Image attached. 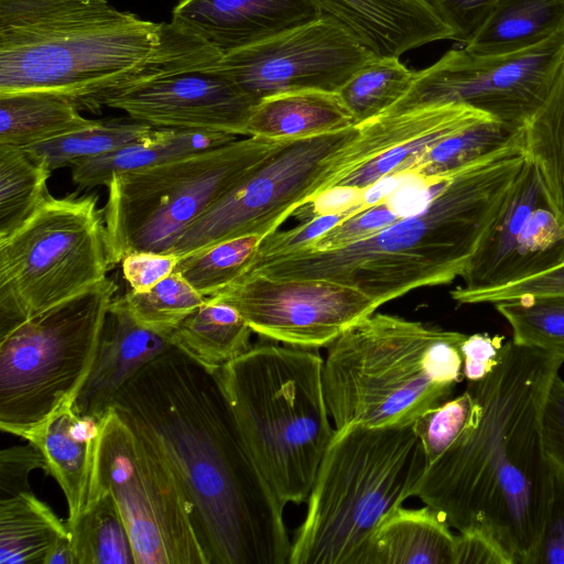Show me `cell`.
<instances>
[{
    "instance_id": "cell-44",
    "label": "cell",
    "mask_w": 564,
    "mask_h": 564,
    "mask_svg": "<svg viewBox=\"0 0 564 564\" xmlns=\"http://www.w3.org/2000/svg\"><path fill=\"white\" fill-rule=\"evenodd\" d=\"M362 210L366 208L359 206L338 214L317 216L289 230L269 234L261 239L252 261L301 249L337 224Z\"/></svg>"
},
{
    "instance_id": "cell-7",
    "label": "cell",
    "mask_w": 564,
    "mask_h": 564,
    "mask_svg": "<svg viewBox=\"0 0 564 564\" xmlns=\"http://www.w3.org/2000/svg\"><path fill=\"white\" fill-rule=\"evenodd\" d=\"M427 465L412 424L335 430L288 564H362L372 534L415 496Z\"/></svg>"
},
{
    "instance_id": "cell-27",
    "label": "cell",
    "mask_w": 564,
    "mask_h": 564,
    "mask_svg": "<svg viewBox=\"0 0 564 564\" xmlns=\"http://www.w3.org/2000/svg\"><path fill=\"white\" fill-rule=\"evenodd\" d=\"M66 96L42 90L0 93V144L19 148L89 127Z\"/></svg>"
},
{
    "instance_id": "cell-13",
    "label": "cell",
    "mask_w": 564,
    "mask_h": 564,
    "mask_svg": "<svg viewBox=\"0 0 564 564\" xmlns=\"http://www.w3.org/2000/svg\"><path fill=\"white\" fill-rule=\"evenodd\" d=\"M224 54L171 21L144 67L102 106L156 128L197 129L247 137L257 101L223 65Z\"/></svg>"
},
{
    "instance_id": "cell-31",
    "label": "cell",
    "mask_w": 564,
    "mask_h": 564,
    "mask_svg": "<svg viewBox=\"0 0 564 564\" xmlns=\"http://www.w3.org/2000/svg\"><path fill=\"white\" fill-rule=\"evenodd\" d=\"M51 173L26 149L0 144V241L21 228L50 195Z\"/></svg>"
},
{
    "instance_id": "cell-48",
    "label": "cell",
    "mask_w": 564,
    "mask_h": 564,
    "mask_svg": "<svg viewBox=\"0 0 564 564\" xmlns=\"http://www.w3.org/2000/svg\"><path fill=\"white\" fill-rule=\"evenodd\" d=\"M503 345L505 337L501 335H467L459 346L464 379L476 382L492 372L500 362Z\"/></svg>"
},
{
    "instance_id": "cell-32",
    "label": "cell",
    "mask_w": 564,
    "mask_h": 564,
    "mask_svg": "<svg viewBox=\"0 0 564 564\" xmlns=\"http://www.w3.org/2000/svg\"><path fill=\"white\" fill-rule=\"evenodd\" d=\"M152 126L130 119L96 120L89 127L29 145L33 156L53 172L79 159L98 156L147 139Z\"/></svg>"
},
{
    "instance_id": "cell-34",
    "label": "cell",
    "mask_w": 564,
    "mask_h": 564,
    "mask_svg": "<svg viewBox=\"0 0 564 564\" xmlns=\"http://www.w3.org/2000/svg\"><path fill=\"white\" fill-rule=\"evenodd\" d=\"M514 132L496 119H485L444 139L413 160L401 174L443 178L506 143Z\"/></svg>"
},
{
    "instance_id": "cell-2",
    "label": "cell",
    "mask_w": 564,
    "mask_h": 564,
    "mask_svg": "<svg viewBox=\"0 0 564 564\" xmlns=\"http://www.w3.org/2000/svg\"><path fill=\"white\" fill-rule=\"evenodd\" d=\"M563 364V357L506 341L494 371L467 382L469 421L426 467L415 492L458 532H487L513 564H534L552 503L543 413Z\"/></svg>"
},
{
    "instance_id": "cell-20",
    "label": "cell",
    "mask_w": 564,
    "mask_h": 564,
    "mask_svg": "<svg viewBox=\"0 0 564 564\" xmlns=\"http://www.w3.org/2000/svg\"><path fill=\"white\" fill-rule=\"evenodd\" d=\"M102 422L104 419L78 414L68 404L28 441L40 448L46 473L55 478L65 495L68 523L75 521L87 505Z\"/></svg>"
},
{
    "instance_id": "cell-5",
    "label": "cell",
    "mask_w": 564,
    "mask_h": 564,
    "mask_svg": "<svg viewBox=\"0 0 564 564\" xmlns=\"http://www.w3.org/2000/svg\"><path fill=\"white\" fill-rule=\"evenodd\" d=\"M466 334L372 313L327 346L324 392L335 430L411 425L462 381Z\"/></svg>"
},
{
    "instance_id": "cell-19",
    "label": "cell",
    "mask_w": 564,
    "mask_h": 564,
    "mask_svg": "<svg viewBox=\"0 0 564 564\" xmlns=\"http://www.w3.org/2000/svg\"><path fill=\"white\" fill-rule=\"evenodd\" d=\"M325 14L347 26L378 56L453 40L446 26L421 0H315Z\"/></svg>"
},
{
    "instance_id": "cell-30",
    "label": "cell",
    "mask_w": 564,
    "mask_h": 564,
    "mask_svg": "<svg viewBox=\"0 0 564 564\" xmlns=\"http://www.w3.org/2000/svg\"><path fill=\"white\" fill-rule=\"evenodd\" d=\"M77 564H135L119 507L109 492H94L80 516L66 522Z\"/></svg>"
},
{
    "instance_id": "cell-35",
    "label": "cell",
    "mask_w": 564,
    "mask_h": 564,
    "mask_svg": "<svg viewBox=\"0 0 564 564\" xmlns=\"http://www.w3.org/2000/svg\"><path fill=\"white\" fill-rule=\"evenodd\" d=\"M488 118L491 117L463 106L456 113L440 124L389 149L352 170L332 187L341 186L365 192L386 176L401 174L413 160L449 135Z\"/></svg>"
},
{
    "instance_id": "cell-26",
    "label": "cell",
    "mask_w": 564,
    "mask_h": 564,
    "mask_svg": "<svg viewBox=\"0 0 564 564\" xmlns=\"http://www.w3.org/2000/svg\"><path fill=\"white\" fill-rule=\"evenodd\" d=\"M252 329L231 305L206 297L166 337L171 344L210 370L251 348Z\"/></svg>"
},
{
    "instance_id": "cell-18",
    "label": "cell",
    "mask_w": 564,
    "mask_h": 564,
    "mask_svg": "<svg viewBox=\"0 0 564 564\" xmlns=\"http://www.w3.org/2000/svg\"><path fill=\"white\" fill-rule=\"evenodd\" d=\"M174 347L166 335L139 325L121 296L109 306L90 372L73 409L104 419L120 390L148 364Z\"/></svg>"
},
{
    "instance_id": "cell-17",
    "label": "cell",
    "mask_w": 564,
    "mask_h": 564,
    "mask_svg": "<svg viewBox=\"0 0 564 564\" xmlns=\"http://www.w3.org/2000/svg\"><path fill=\"white\" fill-rule=\"evenodd\" d=\"M325 14L315 0H181L171 22L224 55L313 22Z\"/></svg>"
},
{
    "instance_id": "cell-16",
    "label": "cell",
    "mask_w": 564,
    "mask_h": 564,
    "mask_svg": "<svg viewBox=\"0 0 564 564\" xmlns=\"http://www.w3.org/2000/svg\"><path fill=\"white\" fill-rule=\"evenodd\" d=\"M376 55L328 14L262 43L225 54L223 65L257 102L284 93H337Z\"/></svg>"
},
{
    "instance_id": "cell-23",
    "label": "cell",
    "mask_w": 564,
    "mask_h": 564,
    "mask_svg": "<svg viewBox=\"0 0 564 564\" xmlns=\"http://www.w3.org/2000/svg\"><path fill=\"white\" fill-rule=\"evenodd\" d=\"M356 126L337 93L301 90L260 100L247 127V137L295 140Z\"/></svg>"
},
{
    "instance_id": "cell-10",
    "label": "cell",
    "mask_w": 564,
    "mask_h": 564,
    "mask_svg": "<svg viewBox=\"0 0 564 564\" xmlns=\"http://www.w3.org/2000/svg\"><path fill=\"white\" fill-rule=\"evenodd\" d=\"M111 268L98 196L48 195L0 241V337L101 281Z\"/></svg>"
},
{
    "instance_id": "cell-47",
    "label": "cell",
    "mask_w": 564,
    "mask_h": 564,
    "mask_svg": "<svg viewBox=\"0 0 564 564\" xmlns=\"http://www.w3.org/2000/svg\"><path fill=\"white\" fill-rule=\"evenodd\" d=\"M178 260L173 253L137 251L127 254L120 263L131 290L145 292L173 273Z\"/></svg>"
},
{
    "instance_id": "cell-36",
    "label": "cell",
    "mask_w": 564,
    "mask_h": 564,
    "mask_svg": "<svg viewBox=\"0 0 564 564\" xmlns=\"http://www.w3.org/2000/svg\"><path fill=\"white\" fill-rule=\"evenodd\" d=\"M512 341L564 358V295H528L494 304Z\"/></svg>"
},
{
    "instance_id": "cell-33",
    "label": "cell",
    "mask_w": 564,
    "mask_h": 564,
    "mask_svg": "<svg viewBox=\"0 0 564 564\" xmlns=\"http://www.w3.org/2000/svg\"><path fill=\"white\" fill-rule=\"evenodd\" d=\"M416 72L400 57L375 56L361 66L337 91L339 98L361 124L386 113L411 88Z\"/></svg>"
},
{
    "instance_id": "cell-29",
    "label": "cell",
    "mask_w": 564,
    "mask_h": 564,
    "mask_svg": "<svg viewBox=\"0 0 564 564\" xmlns=\"http://www.w3.org/2000/svg\"><path fill=\"white\" fill-rule=\"evenodd\" d=\"M528 159L564 228V64L542 107L524 127Z\"/></svg>"
},
{
    "instance_id": "cell-50",
    "label": "cell",
    "mask_w": 564,
    "mask_h": 564,
    "mask_svg": "<svg viewBox=\"0 0 564 564\" xmlns=\"http://www.w3.org/2000/svg\"><path fill=\"white\" fill-rule=\"evenodd\" d=\"M455 564H513L509 554L480 529L460 531L455 541Z\"/></svg>"
},
{
    "instance_id": "cell-49",
    "label": "cell",
    "mask_w": 564,
    "mask_h": 564,
    "mask_svg": "<svg viewBox=\"0 0 564 564\" xmlns=\"http://www.w3.org/2000/svg\"><path fill=\"white\" fill-rule=\"evenodd\" d=\"M543 442L550 459L564 469V380L558 373L550 386L545 401Z\"/></svg>"
},
{
    "instance_id": "cell-12",
    "label": "cell",
    "mask_w": 564,
    "mask_h": 564,
    "mask_svg": "<svg viewBox=\"0 0 564 564\" xmlns=\"http://www.w3.org/2000/svg\"><path fill=\"white\" fill-rule=\"evenodd\" d=\"M102 489L119 507L135 564H209L182 482L112 409L104 417L89 497Z\"/></svg>"
},
{
    "instance_id": "cell-51",
    "label": "cell",
    "mask_w": 564,
    "mask_h": 564,
    "mask_svg": "<svg viewBox=\"0 0 564 564\" xmlns=\"http://www.w3.org/2000/svg\"><path fill=\"white\" fill-rule=\"evenodd\" d=\"M44 564H77L69 532L52 545Z\"/></svg>"
},
{
    "instance_id": "cell-22",
    "label": "cell",
    "mask_w": 564,
    "mask_h": 564,
    "mask_svg": "<svg viewBox=\"0 0 564 564\" xmlns=\"http://www.w3.org/2000/svg\"><path fill=\"white\" fill-rule=\"evenodd\" d=\"M238 135L225 132L153 128L141 141L98 156L72 163V180L78 189L108 185L112 175L153 166L236 141Z\"/></svg>"
},
{
    "instance_id": "cell-25",
    "label": "cell",
    "mask_w": 564,
    "mask_h": 564,
    "mask_svg": "<svg viewBox=\"0 0 564 564\" xmlns=\"http://www.w3.org/2000/svg\"><path fill=\"white\" fill-rule=\"evenodd\" d=\"M564 31V0H498L479 33L464 47L508 54L534 47Z\"/></svg>"
},
{
    "instance_id": "cell-24",
    "label": "cell",
    "mask_w": 564,
    "mask_h": 564,
    "mask_svg": "<svg viewBox=\"0 0 564 564\" xmlns=\"http://www.w3.org/2000/svg\"><path fill=\"white\" fill-rule=\"evenodd\" d=\"M546 200L540 176L528 159L509 202L490 234L462 274L465 292L492 289L511 256L517 238L532 213Z\"/></svg>"
},
{
    "instance_id": "cell-28",
    "label": "cell",
    "mask_w": 564,
    "mask_h": 564,
    "mask_svg": "<svg viewBox=\"0 0 564 564\" xmlns=\"http://www.w3.org/2000/svg\"><path fill=\"white\" fill-rule=\"evenodd\" d=\"M66 534V522L31 490L0 499V564H44Z\"/></svg>"
},
{
    "instance_id": "cell-43",
    "label": "cell",
    "mask_w": 564,
    "mask_h": 564,
    "mask_svg": "<svg viewBox=\"0 0 564 564\" xmlns=\"http://www.w3.org/2000/svg\"><path fill=\"white\" fill-rule=\"evenodd\" d=\"M453 32V40L468 44L479 33L498 0H421Z\"/></svg>"
},
{
    "instance_id": "cell-38",
    "label": "cell",
    "mask_w": 564,
    "mask_h": 564,
    "mask_svg": "<svg viewBox=\"0 0 564 564\" xmlns=\"http://www.w3.org/2000/svg\"><path fill=\"white\" fill-rule=\"evenodd\" d=\"M262 237L247 235L182 257L175 268L200 295L209 297L238 279L254 258Z\"/></svg>"
},
{
    "instance_id": "cell-46",
    "label": "cell",
    "mask_w": 564,
    "mask_h": 564,
    "mask_svg": "<svg viewBox=\"0 0 564 564\" xmlns=\"http://www.w3.org/2000/svg\"><path fill=\"white\" fill-rule=\"evenodd\" d=\"M534 564H564V469L554 463L553 498Z\"/></svg>"
},
{
    "instance_id": "cell-41",
    "label": "cell",
    "mask_w": 564,
    "mask_h": 564,
    "mask_svg": "<svg viewBox=\"0 0 564 564\" xmlns=\"http://www.w3.org/2000/svg\"><path fill=\"white\" fill-rule=\"evenodd\" d=\"M401 218L403 217L394 205L386 198L381 203L337 224L301 249L330 251L344 248L376 235Z\"/></svg>"
},
{
    "instance_id": "cell-9",
    "label": "cell",
    "mask_w": 564,
    "mask_h": 564,
    "mask_svg": "<svg viewBox=\"0 0 564 564\" xmlns=\"http://www.w3.org/2000/svg\"><path fill=\"white\" fill-rule=\"evenodd\" d=\"M288 140L246 137L112 175L104 207L109 258L169 253L184 230Z\"/></svg>"
},
{
    "instance_id": "cell-21",
    "label": "cell",
    "mask_w": 564,
    "mask_h": 564,
    "mask_svg": "<svg viewBox=\"0 0 564 564\" xmlns=\"http://www.w3.org/2000/svg\"><path fill=\"white\" fill-rule=\"evenodd\" d=\"M432 507L393 510L380 523L362 564H455L456 535Z\"/></svg>"
},
{
    "instance_id": "cell-42",
    "label": "cell",
    "mask_w": 564,
    "mask_h": 564,
    "mask_svg": "<svg viewBox=\"0 0 564 564\" xmlns=\"http://www.w3.org/2000/svg\"><path fill=\"white\" fill-rule=\"evenodd\" d=\"M564 295V261L541 273L492 289L465 292L458 288L451 291L452 299L459 305L496 304L528 295Z\"/></svg>"
},
{
    "instance_id": "cell-39",
    "label": "cell",
    "mask_w": 564,
    "mask_h": 564,
    "mask_svg": "<svg viewBox=\"0 0 564 564\" xmlns=\"http://www.w3.org/2000/svg\"><path fill=\"white\" fill-rule=\"evenodd\" d=\"M121 299L139 325L163 335L169 334L206 300L177 271L149 291L130 290Z\"/></svg>"
},
{
    "instance_id": "cell-4",
    "label": "cell",
    "mask_w": 564,
    "mask_h": 564,
    "mask_svg": "<svg viewBox=\"0 0 564 564\" xmlns=\"http://www.w3.org/2000/svg\"><path fill=\"white\" fill-rule=\"evenodd\" d=\"M161 26L107 0H0V93L51 91L97 111L144 67Z\"/></svg>"
},
{
    "instance_id": "cell-3",
    "label": "cell",
    "mask_w": 564,
    "mask_h": 564,
    "mask_svg": "<svg viewBox=\"0 0 564 564\" xmlns=\"http://www.w3.org/2000/svg\"><path fill=\"white\" fill-rule=\"evenodd\" d=\"M527 161L523 128L445 176L419 213L344 248L253 260L242 274L325 279L364 292L379 306L417 288L448 284L462 276L500 218Z\"/></svg>"
},
{
    "instance_id": "cell-15",
    "label": "cell",
    "mask_w": 564,
    "mask_h": 564,
    "mask_svg": "<svg viewBox=\"0 0 564 564\" xmlns=\"http://www.w3.org/2000/svg\"><path fill=\"white\" fill-rule=\"evenodd\" d=\"M234 306L253 333L291 346L327 347L379 307L364 292L325 279L241 274L209 296Z\"/></svg>"
},
{
    "instance_id": "cell-14",
    "label": "cell",
    "mask_w": 564,
    "mask_h": 564,
    "mask_svg": "<svg viewBox=\"0 0 564 564\" xmlns=\"http://www.w3.org/2000/svg\"><path fill=\"white\" fill-rule=\"evenodd\" d=\"M563 64L564 31L534 47L508 54L452 48L416 72L409 91L383 115L457 104L518 131L542 107Z\"/></svg>"
},
{
    "instance_id": "cell-6",
    "label": "cell",
    "mask_w": 564,
    "mask_h": 564,
    "mask_svg": "<svg viewBox=\"0 0 564 564\" xmlns=\"http://www.w3.org/2000/svg\"><path fill=\"white\" fill-rule=\"evenodd\" d=\"M323 362L317 349L268 340L215 370L252 459L284 505L307 499L335 434Z\"/></svg>"
},
{
    "instance_id": "cell-45",
    "label": "cell",
    "mask_w": 564,
    "mask_h": 564,
    "mask_svg": "<svg viewBox=\"0 0 564 564\" xmlns=\"http://www.w3.org/2000/svg\"><path fill=\"white\" fill-rule=\"evenodd\" d=\"M34 469L46 471V462L40 448L31 442L26 445L4 448L0 453L1 498L30 491L28 478Z\"/></svg>"
},
{
    "instance_id": "cell-1",
    "label": "cell",
    "mask_w": 564,
    "mask_h": 564,
    "mask_svg": "<svg viewBox=\"0 0 564 564\" xmlns=\"http://www.w3.org/2000/svg\"><path fill=\"white\" fill-rule=\"evenodd\" d=\"M112 410L182 482L209 564H288L285 505L252 459L215 370L172 347L120 390Z\"/></svg>"
},
{
    "instance_id": "cell-8",
    "label": "cell",
    "mask_w": 564,
    "mask_h": 564,
    "mask_svg": "<svg viewBox=\"0 0 564 564\" xmlns=\"http://www.w3.org/2000/svg\"><path fill=\"white\" fill-rule=\"evenodd\" d=\"M118 290L107 276L0 337V429L29 441L74 403Z\"/></svg>"
},
{
    "instance_id": "cell-40",
    "label": "cell",
    "mask_w": 564,
    "mask_h": 564,
    "mask_svg": "<svg viewBox=\"0 0 564 564\" xmlns=\"http://www.w3.org/2000/svg\"><path fill=\"white\" fill-rule=\"evenodd\" d=\"M474 400L468 390L429 409L412 424L429 465L440 458L467 425ZM427 465V466H429Z\"/></svg>"
},
{
    "instance_id": "cell-11",
    "label": "cell",
    "mask_w": 564,
    "mask_h": 564,
    "mask_svg": "<svg viewBox=\"0 0 564 564\" xmlns=\"http://www.w3.org/2000/svg\"><path fill=\"white\" fill-rule=\"evenodd\" d=\"M360 126L288 140L194 220L169 253L180 258L247 235H267L295 209L370 161Z\"/></svg>"
},
{
    "instance_id": "cell-37",
    "label": "cell",
    "mask_w": 564,
    "mask_h": 564,
    "mask_svg": "<svg viewBox=\"0 0 564 564\" xmlns=\"http://www.w3.org/2000/svg\"><path fill=\"white\" fill-rule=\"evenodd\" d=\"M564 261V228L547 202L530 216L519 234L497 286L546 271ZM496 286V288H497Z\"/></svg>"
}]
</instances>
